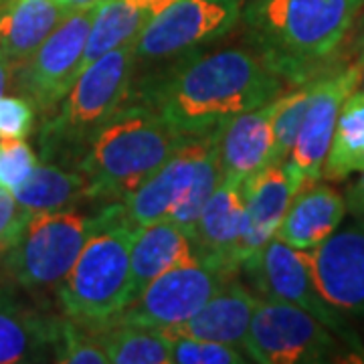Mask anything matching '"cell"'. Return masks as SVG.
Segmentation results:
<instances>
[{"instance_id": "obj_1", "label": "cell", "mask_w": 364, "mask_h": 364, "mask_svg": "<svg viewBox=\"0 0 364 364\" xmlns=\"http://www.w3.org/2000/svg\"><path fill=\"white\" fill-rule=\"evenodd\" d=\"M282 91L284 75L257 47H225L191 57L140 102L182 136H203Z\"/></svg>"}, {"instance_id": "obj_2", "label": "cell", "mask_w": 364, "mask_h": 364, "mask_svg": "<svg viewBox=\"0 0 364 364\" xmlns=\"http://www.w3.org/2000/svg\"><path fill=\"white\" fill-rule=\"evenodd\" d=\"M186 138L148 104H124L87 140L75 168L90 178L97 200H122L142 186Z\"/></svg>"}, {"instance_id": "obj_3", "label": "cell", "mask_w": 364, "mask_h": 364, "mask_svg": "<svg viewBox=\"0 0 364 364\" xmlns=\"http://www.w3.org/2000/svg\"><path fill=\"white\" fill-rule=\"evenodd\" d=\"M364 0H253L247 21L251 39L284 79L336 51L360 14Z\"/></svg>"}, {"instance_id": "obj_4", "label": "cell", "mask_w": 364, "mask_h": 364, "mask_svg": "<svg viewBox=\"0 0 364 364\" xmlns=\"http://www.w3.org/2000/svg\"><path fill=\"white\" fill-rule=\"evenodd\" d=\"M138 229L122 217V203L109 205L105 221L57 287L67 318L90 328H104L116 320L132 301L130 253Z\"/></svg>"}, {"instance_id": "obj_5", "label": "cell", "mask_w": 364, "mask_h": 364, "mask_svg": "<svg viewBox=\"0 0 364 364\" xmlns=\"http://www.w3.org/2000/svg\"><path fill=\"white\" fill-rule=\"evenodd\" d=\"M136 41L124 43L85 67L41 130L43 156L77 158L91 136L128 102Z\"/></svg>"}, {"instance_id": "obj_6", "label": "cell", "mask_w": 364, "mask_h": 364, "mask_svg": "<svg viewBox=\"0 0 364 364\" xmlns=\"http://www.w3.org/2000/svg\"><path fill=\"white\" fill-rule=\"evenodd\" d=\"M107 207L97 215L77 210L33 213L0 259L14 286L41 291L59 287L77 261L85 241L105 221Z\"/></svg>"}, {"instance_id": "obj_7", "label": "cell", "mask_w": 364, "mask_h": 364, "mask_svg": "<svg viewBox=\"0 0 364 364\" xmlns=\"http://www.w3.org/2000/svg\"><path fill=\"white\" fill-rule=\"evenodd\" d=\"M95 4L73 9L26 59L13 63L11 87L26 97L35 112L55 114L83 71Z\"/></svg>"}, {"instance_id": "obj_8", "label": "cell", "mask_w": 364, "mask_h": 364, "mask_svg": "<svg viewBox=\"0 0 364 364\" xmlns=\"http://www.w3.org/2000/svg\"><path fill=\"white\" fill-rule=\"evenodd\" d=\"M235 275L237 273L225 272L198 257L184 261L152 279L112 324L140 326L164 332L195 316Z\"/></svg>"}, {"instance_id": "obj_9", "label": "cell", "mask_w": 364, "mask_h": 364, "mask_svg": "<svg viewBox=\"0 0 364 364\" xmlns=\"http://www.w3.org/2000/svg\"><path fill=\"white\" fill-rule=\"evenodd\" d=\"M243 350L259 364H316L330 360L336 340L306 310L284 299L259 298Z\"/></svg>"}, {"instance_id": "obj_10", "label": "cell", "mask_w": 364, "mask_h": 364, "mask_svg": "<svg viewBox=\"0 0 364 364\" xmlns=\"http://www.w3.org/2000/svg\"><path fill=\"white\" fill-rule=\"evenodd\" d=\"M241 269H245L251 287L259 291V298L284 299L298 306L312 314L330 332L348 342L352 348L363 350L356 334L346 324L342 314L320 296L310 273L306 251L289 247L272 237L255 255H251L241 265Z\"/></svg>"}, {"instance_id": "obj_11", "label": "cell", "mask_w": 364, "mask_h": 364, "mask_svg": "<svg viewBox=\"0 0 364 364\" xmlns=\"http://www.w3.org/2000/svg\"><path fill=\"white\" fill-rule=\"evenodd\" d=\"M243 0H172L136 39V61L195 51L225 37L241 16Z\"/></svg>"}, {"instance_id": "obj_12", "label": "cell", "mask_w": 364, "mask_h": 364, "mask_svg": "<svg viewBox=\"0 0 364 364\" xmlns=\"http://www.w3.org/2000/svg\"><path fill=\"white\" fill-rule=\"evenodd\" d=\"M360 85V63L314 79L312 93L299 134L286 162L299 174L304 188L322 178V166L328 156L342 104Z\"/></svg>"}, {"instance_id": "obj_13", "label": "cell", "mask_w": 364, "mask_h": 364, "mask_svg": "<svg viewBox=\"0 0 364 364\" xmlns=\"http://www.w3.org/2000/svg\"><path fill=\"white\" fill-rule=\"evenodd\" d=\"M306 253L320 296L338 312L364 318V219Z\"/></svg>"}, {"instance_id": "obj_14", "label": "cell", "mask_w": 364, "mask_h": 364, "mask_svg": "<svg viewBox=\"0 0 364 364\" xmlns=\"http://www.w3.org/2000/svg\"><path fill=\"white\" fill-rule=\"evenodd\" d=\"M215 132L188 136L160 168L122 203V217L134 229L168 219L186 196L195 178L196 164L205 154Z\"/></svg>"}, {"instance_id": "obj_15", "label": "cell", "mask_w": 364, "mask_h": 364, "mask_svg": "<svg viewBox=\"0 0 364 364\" xmlns=\"http://www.w3.org/2000/svg\"><path fill=\"white\" fill-rule=\"evenodd\" d=\"M304 181L287 162H272L245 181V225L239 243V267L272 239Z\"/></svg>"}, {"instance_id": "obj_16", "label": "cell", "mask_w": 364, "mask_h": 364, "mask_svg": "<svg viewBox=\"0 0 364 364\" xmlns=\"http://www.w3.org/2000/svg\"><path fill=\"white\" fill-rule=\"evenodd\" d=\"M245 225V181L223 178L196 221V257L225 272L237 273L239 243Z\"/></svg>"}, {"instance_id": "obj_17", "label": "cell", "mask_w": 364, "mask_h": 364, "mask_svg": "<svg viewBox=\"0 0 364 364\" xmlns=\"http://www.w3.org/2000/svg\"><path fill=\"white\" fill-rule=\"evenodd\" d=\"M61 320L26 306L0 284V364L37 363L55 354Z\"/></svg>"}, {"instance_id": "obj_18", "label": "cell", "mask_w": 364, "mask_h": 364, "mask_svg": "<svg viewBox=\"0 0 364 364\" xmlns=\"http://www.w3.org/2000/svg\"><path fill=\"white\" fill-rule=\"evenodd\" d=\"M257 299L259 298L253 296L235 275L225 282V286L195 316H191L182 324L164 330L162 334L166 338L188 336L243 348Z\"/></svg>"}, {"instance_id": "obj_19", "label": "cell", "mask_w": 364, "mask_h": 364, "mask_svg": "<svg viewBox=\"0 0 364 364\" xmlns=\"http://www.w3.org/2000/svg\"><path fill=\"white\" fill-rule=\"evenodd\" d=\"M273 112L275 100L241 112L219 130L223 176L247 181L273 162Z\"/></svg>"}, {"instance_id": "obj_20", "label": "cell", "mask_w": 364, "mask_h": 364, "mask_svg": "<svg viewBox=\"0 0 364 364\" xmlns=\"http://www.w3.org/2000/svg\"><path fill=\"white\" fill-rule=\"evenodd\" d=\"M346 215V200L332 186L312 184L294 196L275 239L299 251H310L324 243L340 227Z\"/></svg>"}, {"instance_id": "obj_21", "label": "cell", "mask_w": 364, "mask_h": 364, "mask_svg": "<svg viewBox=\"0 0 364 364\" xmlns=\"http://www.w3.org/2000/svg\"><path fill=\"white\" fill-rule=\"evenodd\" d=\"M195 257L196 249L193 237L174 221L162 219L138 229L130 253L132 301L160 273Z\"/></svg>"}, {"instance_id": "obj_22", "label": "cell", "mask_w": 364, "mask_h": 364, "mask_svg": "<svg viewBox=\"0 0 364 364\" xmlns=\"http://www.w3.org/2000/svg\"><path fill=\"white\" fill-rule=\"evenodd\" d=\"M71 11L57 0H9L0 9V51L23 61Z\"/></svg>"}, {"instance_id": "obj_23", "label": "cell", "mask_w": 364, "mask_h": 364, "mask_svg": "<svg viewBox=\"0 0 364 364\" xmlns=\"http://www.w3.org/2000/svg\"><path fill=\"white\" fill-rule=\"evenodd\" d=\"M170 2L172 0H97L83 53V69L107 51L138 39L144 26Z\"/></svg>"}, {"instance_id": "obj_24", "label": "cell", "mask_w": 364, "mask_h": 364, "mask_svg": "<svg viewBox=\"0 0 364 364\" xmlns=\"http://www.w3.org/2000/svg\"><path fill=\"white\" fill-rule=\"evenodd\" d=\"M16 203L26 213H51L71 210L83 203L97 200L90 178L79 168L69 170L59 164H37L16 191L13 193Z\"/></svg>"}, {"instance_id": "obj_25", "label": "cell", "mask_w": 364, "mask_h": 364, "mask_svg": "<svg viewBox=\"0 0 364 364\" xmlns=\"http://www.w3.org/2000/svg\"><path fill=\"white\" fill-rule=\"evenodd\" d=\"M364 168V90L352 91L342 104L322 178L340 182Z\"/></svg>"}, {"instance_id": "obj_26", "label": "cell", "mask_w": 364, "mask_h": 364, "mask_svg": "<svg viewBox=\"0 0 364 364\" xmlns=\"http://www.w3.org/2000/svg\"><path fill=\"white\" fill-rule=\"evenodd\" d=\"M100 340L104 344L109 363L114 364H170L172 348L170 340L158 332L140 326L109 324L100 328Z\"/></svg>"}, {"instance_id": "obj_27", "label": "cell", "mask_w": 364, "mask_h": 364, "mask_svg": "<svg viewBox=\"0 0 364 364\" xmlns=\"http://www.w3.org/2000/svg\"><path fill=\"white\" fill-rule=\"evenodd\" d=\"M221 130V128H219ZM219 130L213 136V140L205 150V154L200 156L196 164L195 178L191 182V188L186 196L181 200V205L174 208V213L170 215V221H174L178 227H182L186 233L193 237L195 233L196 221L203 213V208L208 203V198L217 191V186L223 182V166L221 154H219Z\"/></svg>"}, {"instance_id": "obj_28", "label": "cell", "mask_w": 364, "mask_h": 364, "mask_svg": "<svg viewBox=\"0 0 364 364\" xmlns=\"http://www.w3.org/2000/svg\"><path fill=\"white\" fill-rule=\"evenodd\" d=\"M312 81L304 83L298 90L282 93L275 97V112H273V162H286L291 148L296 144L299 134V126L304 122L310 93H312Z\"/></svg>"}, {"instance_id": "obj_29", "label": "cell", "mask_w": 364, "mask_h": 364, "mask_svg": "<svg viewBox=\"0 0 364 364\" xmlns=\"http://www.w3.org/2000/svg\"><path fill=\"white\" fill-rule=\"evenodd\" d=\"M53 360L63 364H105L109 363L107 352L100 340V332L95 328L79 324L67 318L61 320L59 340L55 346Z\"/></svg>"}, {"instance_id": "obj_30", "label": "cell", "mask_w": 364, "mask_h": 364, "mask_svg": "<svg viewBox=\"0 0 364 364\" xmlns=\"http://www.w3.org/2000/svg\"><path fill=\"white\" fill-rule=\"evenodd\" d=\"M170 340L172 363L178 364H243L249 363L247 352L239 346L210 340L176 336Z\"/></svg>"}, {"instance_id": "obj_31", "label": "cell", "mask_w": 364, "mask_h": 364, "mask_svg": "<svg viewBox=\"0 0 364 364\" xmlns=\"http://www.w3.org/2000/svg\"><path fill=\"white\" fill-rule=\"evenodd\" d=\"M39 160L25 138H0V186L14 193L28 174L37 168Z\"/></svg>"}, {"instance_id": "obj_32", "label": "cell", "mask_w": 364, "mask_h": 364, "mask_svg": "<svg viewBox=\"0 0 364 364\" xmlns=\"http://www.w3.org/2000/svg\"><path fill=\"white\" fill-rule=\"evenodd\" d=\"M35 126V107L23 95H0V138H26Z\"/></svg>"}, {"instance_id": "obj_33", "label": "cell", "mask_w": 364, "mask_h": 364, "mask_svg": "<svg viewBox=\"0 0 364 364\" xmlns=\"http://www.w3.org/2000/svg\"><path fill=\"white\" fill-rule=\"evenodd\" d=\"M28 215L31 213H26L25 208L16 203L13 193L0 186V259L13 245L14 239L18 237Z\"/></svg>"}, {"instance_id": "obj_34", "label": "cell", "mask_w": 364, "mask_h": 364, "mask_svg": "<svg viewBox=\"0 0 364 364\" xmlns=\"http://www.w3.org/2000/svg\"><path fill=\"white\" fill-rule=\"evenodd\" d=\"M363 174L358 176V181L348 186L346 191V210L352 213V217L364 219V168L360 170Z\"/></svg>"}, {"instance_id": "obj_35", "label": "cell", "mask_w": 364, "mask_h": 364, "mask_svg": "<svg viewBox=\"0 0 364 364\" xmlns=\"http://www.w3.org/2000/svg\"><path fill=\"white\" fill-rule=\"evenodd\" d=\"M11 77H13V61L0 51V95L11 87Z\"/></svg>"}, {"instance_id": "obj_36", "label": "cell", "mask_w": 364, "mask_h": 364, "mask_svg": "<svg viewBox=\"0 0 364 364\" xmlns=\"http://www.w3.org/2000/svg\"><path fill=\"white\" fill-rule=\"evenodd\" d=\"M57 2H61L63 6L67 9H81V6H90V4H95L97 0H57Z\"/></svg>"}, {"instance_id": "obj_37", "label": "cell", "mask_w": 364, "mask_h": 364, "mask_svg": "<svg viewBox=\"0 0 364 364\" xmlns=\"http://www.w3.org/2000/svg\"><path fill=\"white\" fill-rule=\"evenodd\" d=\"M360 85L364 87V57L363 61H360Z\"/></svg>"}]
</instances>
